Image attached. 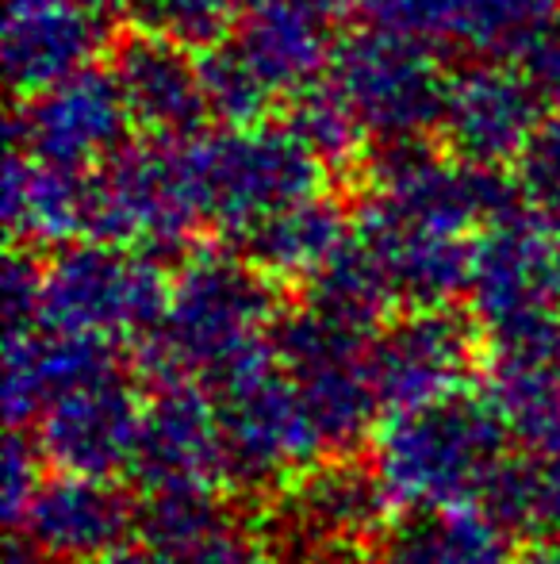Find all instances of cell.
I'll return each instance as SVG.
<instances>
[{
  "mask_svg": "<svg viewBox=\"0 0 560 564\" xmlns=\"http://www.w3.org/2000/svg\"><path fill=\"white\" fill-rule=\"evenodd\" d=\"M484 511L507 534L560 542V457L530 453L507 460L484 496Z\"/></svg>",
  "mask_w": 560,
  "mask_h": 564,
  "instance_id": "obj_27",
  "label": "cell"
},
{
  "mask_svg": "<svg viewBox=\"0 0 560 564\" xmlns=\"http://www.w3.org/2000/svg\"><path fill=\"white\" fill-rule=\"evenodd\" d=\"M135 119L112 66H85L51 89L23 97L8 123V142H20L31 158L58 170L92 173L128 147Z\"/></svg>",
  "mask_w": 560,
  "mask_h": 564,
  "instance_id": "obj_10",
  "label": "cell"
},
{
  "mask_svg": "<svg viewBox=\"0 0 560 564\" xmlns=\"http://www.w3.org/2000/svg\"><path fill=\"white\" fill-rule=\"evenodd\" d=\"M270 341L296 380L327 449L345 453L365 442L381 411L365 372L369 338L304 304L273 323Z\"/></svg>",
  "mask_w": 560,
  "mask_h": 564,
  "instance_id": "obj_9",
  "label": "cell"
},
{
  "mask_svg": "<svg viewBox=\"0 0 560 564\" xmlns=\"http://www.w3.org/2000/svg\"><path fill=\"white\" fill-rule=\"evenodd\" d=\"M120 372L116 341L85 335H54V330H8L4 335V408L8 431L39 423L43 408L69 388L92 384Z\"/></svg>",
  "mask_w": 560,
  "mask_h": 564,
  "instance_id": "obj_21",
  "label": "cell"
},
{
  "mask_svg": "<svg viewBox=\"0 0 560 564\" xmlns=\"http://www.w3.org/2000/svg\"><path fill=\"white\" fill-rule=\"evenodd\" d=\"M546 119L549 105L526 69L507 58H472L449 74L438 139L464 162L507 170Z\"/></svg>",
  "mask_w": 560,
  "mask_h": 564,
  "instance_id": "obj_11",
  "label": "cell"
},
{
  "mask_svg": "<svg viewBox=\"0 0 560 564\" xmlns=\"http://www.w3.org/2000/svg\"><path fill=\"white\" fill-rule=\"evenodd\" d=\"M180 564H277V561H273L250 534L227 527V530H219L208 545H200L193 557L180 561Z\"/></svg>",
  "mask_w": 560,
  "mask_h": 564,
  "instance_id": "obj_37",
  "label": "cell"
},
{
  "mask_svg": "<svg viewBox=\"0 0 560 564\" xmlns=\"http://www.w3.org/2000/svg\"><path fill=\"white\" fill-rule=\"evenodd\" d=\"M296 564H307V561H296Z\"/></svg>",
  "mask_w": 560,
  "mask_h": 564,
  "instance_id": "obj_43",
  "label": "cell"
},
{
  "mask_svg": "<svg viewBox=\"0 0 560 564\" xmlns=\"http://www.w3.org/2000/svg\"><path fill=\"white\" fill-rule=\"evenodd\" d=\"M277 323V292L246 253L196 250L169 284L165 315L139 341V369L150 384L211 380L223 365L265 341Z\"/></svg>",
  "mask_w": 560,
  "mask_h": 564,
  "instance_id": "obj_1",
  "label": "cell"
},
{
  "mask_svg": "<svg viewBox=\"0 0 560 564\" xmlns=\"http://www.w3.org/2000/svg\"><path fill=\"white\" fill-rule=\"evenodd\" d=\"M20 527L46 557L100 561L139 530V507L112 480L58 473L39 484Z\"/></svg>",
  "mask_w": 560,
  "mask_h": 564,
  "instance_id": "obj_19",
  "label": "cell"
},
{
  "mask_svg": "<svg viewBox=\"0 0 560 564\" xmlns=\"http://www.w3.org/2000/svg\"><path fill=\"white\" fill-rule=\"evenodd\" d=\"M169 281L146 253H128L112 242H69L43 273L39 327L54 335L135 338L162 323Z\"/></svg>",
  "mask_w": 560,
  "mask_h": 564,
  "instance_id": "obj_6",
  "label": "cell"
},
{
  "mask_svg": "<svg viewBox=\"0 0 560 564\" xmlns=\"http://www.w3.org/2000/svg\"><path fill=\"white\" fill-rule=\"evenodd\" d=\"M208 388L223 426L227 480L239 488H273L281 476L307 473L327 449L270 338L223 365Z\"/></svg>",
  "mask_w": 560,
  "mask_h": 564,
  "instance_id": "obj_5",
  "label": "cell"
},
{
  "mask_svg": "<svg viewBox=\"0 0 560 564\" xmlns=\"http://www.w3.org/2000/svg\"><path fill=\"white\" fill-rule=\"evenodd\" d=\"M492 400L526 449L560 457V372L492 369Z\"/></svg>",
  "mask_w": 560,
  "mask_h": 564,
  "instance_id": "obj_31",
  "label": "cell"
},
{
  "mask_svg": "<svg viewBox=\"0 0 560 564\" xmlns=\"http://www.w3.org/2000/svg\"><path fill=\"white\" fill-rule=\"evenodd\" d=\"M515 564H560V542H534L526 553H518Z\"/></svg>",
  "mask_w": 560,
  "mask_h": 564,
  "instance_id": "obj_40",
  "label": "cell"
},
{
  "mask_svg": "<svg viewBox=\"0 0 560 564\" xmlns=\"http://www.w3.org/2000/svg\"><path fill=\"white\" fill-rule=\"evenodd\" d=\"M142 408L128 384L116 377L69 388L39 415V449L58 473L112 480L131 468L139 442Z\"/></svg>",
  "mask_w": 560,
  "mask_h": 564,
  "instance_id": "obj_15",
  "label": "cell"
},
{
  "mask_svg": "<svg viewBox=\"0 0 560 564\" xmlns=\"http://www.w3.org/2000/svg\"><path fill=\"white\" fill-rule=\"evenodd\" d=\"M200 82L211 119H219L223 127L265 123V116L273 112V100H281L231 39L200 51Z\"/></svg>",
  "mask_w": 560,
  "mask_h": 564,
  "instance_id": "obj_30",
  "label": "cell"
},
{
  "mask_svg": "<svg viewBox=\"0 0 560 564\" xmlns=\"http://www.w3.org/2000/svg\"><path fill=\"white\" fill-rule=\"evenodd\" d=\"M392 304H396V292H392L381 261L358 235L327 261V269H319L307 281V307L365 338L381 330L384 312Z\"/></svg>",
  "mask_w": 560,
  "mask_h": 564,
  "instance_id": "obj_26",
  "label": "cell"
},
{
  "mask_svg": "<svg viewBox=\"0 0 560 564\" xmlns=\"http://www.w3.org/2000/svg\"><path fill=\"white\" fill-rule=\"evenodd\" d=\"M353 235L381 261L396 304L419 312V307H446L457 296H469L472 246L461 235L411 227L369 200L361 204Z\"/></svg>",
  "mask_w": 560,
  "mask_h": 564,
  "instance_id": "obj_20",
  "label": "cell"
},
{
  "mask_svg": "<svg viewBox=\"0 0 560 564\" xmlns=\"http://www.w3.org/2000/svg\"><path fill=\"white\" fill-rule=\"evenodd\" d=\"M234 4L239 0H116V15H123L128 28L173 39L200 54L231 39L239 23Z\"/></svg>",
  "mask_w": 560,
  "mask_h": 564,
  "instance_id": "obj_32",
  "label": "cell"
},
{
  "mask_svg": "<svg viewBox=\"0 0 560 564\" xmlns=\"http://www.w3.org/2000/svg\"><path fill=\"white\" fill-rule=\"evenodd\" d=\"M350 219L327 193H311L242 235V253L273 281H311L350 242Z\"/></svg>",
  "mask_w": 560,
  "mask_h": 564,
  "instance_id": "obj_24",
  "label": "cell"
},
{
  "mask_svg": "<svg viewBox=\"0 0 560 564\" xmlns=\"http://www.w3.org/2000/svg\"><path fill=\"white\" fill-rule=\"evenodd\" d=\"M523 69L534 77V85L541 89L546 105L560 112V20H549L546 28H541V35L526 46Z\"/></svg>",
  "mask_w": 560,
  "mask_h": 564,
  "instance_id": "obj_36",
  "label": "cell"
},
{
  "mask_svg": "<svg viewBox=\"0 0 560 564\" xmlns=\"http://www.w3.org/2000/svg\"><path fill=\"white\" fill-rule=\"evenodd\" d=\"M39 442H28L20 431H8L4 442V460H0V507H4V519L12 527H20L23 514H28L31 499L39 491Z\"/></svg>",
  "mask_w": 560,
  "mask_h": 564,
  "instance_id": "obj_34",
  "label": "cell"
},
{
  "mask_svg": "<svg viewBox=\"0 0 560 564\" xmlns=\"http://www.w3.org/2000/svg\"><path fill=\"white\" fill-rule=\"evenodd\" d=\"M58 564H81V561H58Z\"/></svg>",
  "mask_w": 560,
  "mask_h": 564,
  "instance_id": "obj_41",
  "label": "cell"
},
{
  "mask_svg": "<svg viewBox=\"0 0 560 564\" xmlns=\"http://www.w3.org/2000/svg\"><path fill=\"white\" fill-rule=\"evenodd\" d=\"M358 0H250L231 43L257 66L273 93L296 97L327 77L338 51V20Z\"/></svg>",
  "mask_w": 560,
  "mask_h": 564,
  "instance_id": "obj_16",
  "label": "cell"
},
{
  "mask_svg": "<svg viewBox=\"0 0 560 564\" xmlns=\"http://www.w3.org/2000/svg\"><path fill=\"white\" fill-rule=\"evenodd\" d=\"M239 4H250V0H239Z\"/></svg>",
  "mask_w": 560,
  "mask_h": 564,
  "instance_id": "obj_42",
  "label": "cell"
},
{
  "mask_svg": "<svg viewBox=\"0 0 560 564\" xmlns=\"http://www.w3.org/2000/svg\"><path fill=\"white\" fill-rule=\"evenodd\" d=\"M507 530L476 507L415 514L384 545L381 564H515Z\"/></svg>",
  "mask_w": 560,
  "mask_h": 564,
  "instance_id": "obj_25",
  "label": "cell"
},
{
  "mask_svg": "<svg viewBox=\"0 0 560 564\" xmlns=\"http://www.w3.org/2000/svg\"><path fill=\"white\" fill-rule=\"evenodd\" d=\"M358 12L438 51L523 58L541 28L557 20V0H358Z\"/></svg>",
  "mask_w": 560,
  "mask_h": 564,
  "instance_id": "obj_14",
  "label": "cell"
},
{
  "mask_svg": "<svg viewBox=\"0 0 560 564\" xmlns=\"http://www.w3.org/2000/svg\"><path fill=\"white\" fill-rule=\"evenodd\" d=\"M97 564H177L173 557H165V553H157L154 545H120V550H112L108 557H100Z\"/></svg>",
  "mask_w": 560,
  "mask_h": 564,
  "instance_id": "obj_38",
  "label": "cell"
},
{
  "mask_svg": "<svg viewBox=\"0 0 560 564\" xmlns=\"http://www.w3.org/2000/svg\"><path fill=\"white\" fill-rule=\"evenodd\" d=\"M515 181L526 208L560 227V112L549 116L523 150L515 162Z\"/></svg>",
  "mask_w": 560,
  "mask_h": 564,
  "instance_id": "obj_33",
  "label": "cell"
},
{
  "mask_svg": "<svg viewBox=\"0 0 560 564\" xmlns=\"http://www.w3.org/2000/svg\"><path fill=\"white\" fill-rule=\"evenodd\" d=\"M469 307L492 369L560 372V227L530 208L484 227L472 246Z\"/></svg>",
  "mask_w": 560,
  "mask_h": 564,
  "instance_id": "obj_3",
  "label": "cell"
},
{
  "mask_svg": "<svg viewBox=\"0 0 560 564\" xmlns=\"http://www.w3.org/2000/svg\"><path fill=\"white\" fill-rule=\"evenodd\" d=\"M8 564H43V550L28 534L8 538Z\"/></svg>",
  "mask_w": 560,
  "mask_h": 564,
  "instance_id": "obj_39",
  "label": "cell"
},
{
  "mask_svg": "<svg viewBox=\"0 0 560 564\" xmlns=\"http://www.w3.org/2000/svg\"><path fill=\"white\" fill-rule=\"evenodd\" d=\"M43 273L28 250H12L0 276V296H4V323L8 330H35L39 304H43Z\"/></svg>",
  "mask_w": 560,
  "mask_h": 564,
  "instance_id": "obj_35",
  "label": "cell"
},
{
  "mask_svg": "<svg viewBox=\"0 0 560 564\" xmlns=\"http://www.w3.org/2000/svg\"><path fill=\"white\" fill-rule=\"evenodd\" d=\"M116 0H62V4L8 12L4 69L20 97L51 89L69 74L92 66L112 46Z\"/></svg>",
  "mask_w": 560,
  "mask_h": 564,
  "instance_id": "obj_18",
  "label": "cell"
},
{
  "mask_svg": "<svg viewBox=\"0 0 560 564\" xmlns=\"http://www.w3.org/2000/svg\"><path fill=\"white\" fill-rule=\"evenodd\" d=\"M112 74L135 127L150 139H193L211 119L200 82V54L173 39L128 28L112 43Z\"/></svg>",
  "mask_w": 560,
  "mask_h": 564,
  "instance_id": "obj_17",
  "label": "cell"
},
{
  "mask_svg": "<svg viewBox=\"0 0 560 564\" xmlns=\"http://www.w3.org/2000/svg\"><path fill=\"white\" fill-rule=\"evenodd\" d=\"M373 193L365 196L388 216L411 227L464 235L469 227H492L523 208L515 173L472 165L449 150H430L426 139L384 142L365 162Z\"/></svg>",
  "mask_w": 560,
  "mask_h": 564,
  "instance_id": "obj_8",
  "label": "cell"
},
{
  "mask_svg": "<svg viewBox=\"0 0 560 564\" xmlns=\"http://www.w3.org/2000/svg\"><path fill=\"white\" fill-rule=\"evenodd\" d=\"M131 476L139 488H216L227 480L223 426H219L216 395L196 380L162 384L142 408Z\"/></svg>",
  "mask_w": 560,
  "mask_h": 564,
  "instance_id": "obj_13",
  "label": "cell"
},
{
  "mask_svg": "<svg viewBox=\"0 0 560 564\" xmlns=\"http://www.w3.org/2000/svg\"><path fill=\"white\" fill-rule=\"evenodd\" d=\"M472 361V330L446 307L392 319L369 338L365 372L381 411H415L461 392Z\"/></svg>",
  "mask_w": 560,
  "mask_h": 564,
  "instance_id": "obj_12",
  "label": "cell"
},
{
  "mask_svg": "<svg viewBox=\"0 0 560 564\" xmlns=\"http://www.w3.org/2000/svg\"><path fill=\"white\" fill-rule=\"evenodd\" d=\"M4 224L23 242L62 246L85 238L89 227V173L58 170L8 142L4 158Z\"/></svg>",
  "mask_w": 560,
  "mask_h": 564,
  "instance_id": "obj_22",
  "label": "cell"
},
{
  "mask_svg": "<svg viewBox=\"0 0 560 564\" xmlns=\"http://www.w3.org/2000/svg\"><path fill=\"white\" fill-rule=\"evenodd\" d=\"M510 426L487 395H449L415 411H396L376 431L373 468L392 507L415 514L476 507L507 465Z\"/></svg>",
  "mask_w": 560,
  "mask_h": 564,
  "instance_id": "obj_2",
  "label": "cell"
},
{
  "mask_svg": "<svg viewBox=\"0 0 560 564\" xmlns=\"http://www.w3.org/2000/svg\"><path fill=\"white\" fill-rule=\"evenodd\" d=\"M392 499L384 491L376 468H361L353 460L307 468L292 491L288 514L299 534L322 545L369 542L384 527Z\"/></svg>",
  "mask_w": 560,
  "mask_h": 564,
  "instance_id": "obj_23",
  "label": "cell"
},
{
  "mask_svg": "<svg viewBox=\"0 0 560 564\" xmlns=\"http://www.w3.org/2000/svg\"><path fill=\"white\" fill-rule=\"evenodd\" d=\"M227 527H231V519H227L223 503L211 496V488L146 491V503L139 507L142 542L177 564L193 557L200 545H208Z\"/></svg>",
  "mask_w": 560,
  "mask_h": 564,
  "instance_id": "obj_29",
  "label": "cell"
},
{
  "mask_svg": "<svg viewBox=\"0 0 560 564\" xmlns=\"http://www.w3.org/2000/svg\"><path fill=\"white\" fill-rule=\"evenodd\" d=\"M327 82L381 147L438 134L449 74L438 62V46L422 39L369 23L338 39Z\"/></svg>",
  "mask_w": 560,
  "mask_h": 564,
  "instance_id": "obj_7",
  "label": "cell"
},
{
  "mask_svg": "<svg viewBox=\"0 0 560 564\" xmlns=\"http://www.w3.org/2000/svg\"><path fill=\"white\" fill-rule=\"evenodd\" d=\"M188 204L200 227L246 235L265 216L322 193V162L292 127H223L177 139Z\"/></svg>",
  "mask_w": 560,
  "mask_h": 564,
  "instance_id": "obj_4",
  "label": "cell"
},
{
  "mask_svg": "<svg viewBox=\"0 0 560 564\" xmlns=\"http://www.w3.org/2000/svg\"><path fill=\"white\" fill-rule=\"evenodd\" d=\"M299 142L322 162V170H358L369 162V131L345 97L322 77L319 85L296 93L288 105V119Z\"/></svg>",
  "mask_w": 560,
  "mask_h": 564,
  "instance_id": "obj_28",
  "label": "cell"
}]
</instances>
